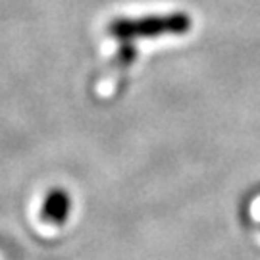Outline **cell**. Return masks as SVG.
Returning a JSON list of instances; mask_svg holds the SVG:
<instances>
[{"label":"cell","mask_w":260,"mask_h":260,"mask_svg":"<svg viewBox=\"0 0 260 260\" xmlns=\"http://www.w3.org/2000/svg\"><path fill=\"white\" fill-rule=\"evenodd\" d=\"M189 29H191V18L183 12L166 14V16H149L141 19H118L110 23V33L120 39L183 35Z\"/></svg>","instance_id":"6da1fadb"}]
</instances>
